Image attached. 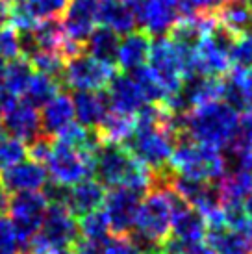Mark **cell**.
I'll return each mask as SVG.
<instances>
[{"label": "cell", "mask_w": 252, "mask_h": 254, "mask_svg": "<svg viewBox=\"0 0 252 254\" xmlns=\"http://www.w3.org/2000/svg\"><path fill=\"white\" fill-rule=\"evenodd\" d=\"M173 228V190L152 186L141 197L128 238L145 254H161Z\"/></svg>", "instance_id": "cell-1"}, {"label": "cell", "mask_w": 252, "mask_h": 254, "mask_svg": "<svg viewBox=\"0 0 252 254\" xmlns=\"http://www.w3.org/2000/svg\"><path fill=\"white\" fill-rule=\"evenodd\" d=\"M239 113L224 100H213L191 108L180 119L182 135L188 139L224 152L238 132Z\"/></svg>", "instance_id": "cell-2"}, {"label": "cell", "mask_w": 252, "mask_h": 254, "mask_svg": "<svg viewBox=\"0 0 252 254\" xmlns=\"http://www.w3.org/2000/svg\"><path fill=\"white\" fill-rule=\"evenodd\" d=\"M169 167L173 169V173L182 177L217 182L228 171V162L221 150L198 145L188 139L186 135H180L169 158Z\"/></svg>", "instance_id": "cell-3"}, {"label": "cell", "mask_w": 252, "mask_h": 254, "mask_svg": "<svg viewBox=\"0 0 252 254\" xmlns=\"http://www.w3.org/2000/svg\"><path fill=\"white\" fill-rule=\"evenodd\" d=\"M80 230L65 204L50 202L39 232L32 238V254H74Z\"/></svg>", "instance_id": "cell-4"}, {"label": "cell", "mask_w": 252, "mask_h": 254, "mask_svg": "<svg viewBox=\"0 0 252 254\" xmlns=\"http://www.w3.org/2000/svg\"><path fill=\"white\" fill-rule=\"evenodd\" d=\"M45 171L50 177V182L58 186L70 188L80 180L93 177L95 154L70 147L67 143L52 141L50 152L45 158Z\"/></svg>", "instance_id": "cell-5"}, {"label": "cell", "mask_w": 252, "mask_h": 254, "mask_svg": "<svg viewBox=\"0 0 252 254\" xmlns=\"http://www.w3.org/2000/svg\"><path fill=\"white\" fill-rule=\"evenodd\" d=\"M113 74H115L113 65L100 62L84 50L65 60L60 80L63 85L74 91H100L106 89Z\"/></svg>", "instance_id": "cell-6"}, {"label": "cell", "mask_w": 252, "mask_h": 254, "mask_svg": "<svg viewBox=\"0 0 252 254\" xmlns=\"http://www.w3.org/2000/svg\"><path fill=\"white\" fill-rule=\"evenodd\" d=\"M49 204V198L41 191L15 193L9 198L6 212H9V221L19 236L21 245H30L32 238L39 232Z\"/></svg>", "instance_id": "cell-7"}, {"label": "cell", "mask_w": 252, "mask_h": 254, "mask_svg": "<svg viewBox=\"0 0 252 254\" xmlns=\"http://www.w3.org/2000/svg\"><path fill=\"white\" fill-rule=\"evenodd\" d=\"M236 36L217 22L210 34H204L195 49V72L206 76H224L230 71V47Z\"/></svg>", "instance_id": "cell-8"}, {"label": "cell", "mask_w": 252, "mask_h": 254, "mask_svg": "<svg viewBox=\"0 0 252 254\" xmlns=\"http://www.w3.org/2000/svg\"><path fill=\"white\" fill-rule=\"evenodd\" d=\"M148 69L152 71L156 80L160 82L163 91L169 95L178 93L184 84V69L175 45L165 36L152 39L150 52L147 60Z\"/></svg>", "instance_id": "cell-9"}, {"label": "cell", "mask_w": 252, "mask_h": 254, "mask_svg": "<svg viewBox=\"0 0 252 254\" xmlns=\"http://www.w3.org/2000/svg\"><path fill=\"white\" fill-rule=\"evenodd\" d=\"M141 197H143L141 193L125 188V186L110 188V191L104 195L102 210L106 213L110 232L113 236H128L132 232Z\"/></svg>", "instance_id": "cell-10"}, {"label": "cell", "mask_w": 252, "mask_h": 254, "mask_svg": "<svg viewBox=\"0 0 252 254\" xmlns=\"http://www.w3.org/2000/svg\"><path fill=\"white\" fill-rule=\"evenodd\" d=\"M132 11L137 26L152 37L169 34L180 19L178 0H137Z\"/></svg>", "instance_id": "cell-11"}, {"label": "cell", "mask_w": 252, "mask_h": 254, "mask_svg": "<svg viewBox=\"0 0 252 254\" xmlns=\"http://www.w3.org/2000/svg\"><path fill=\"white\" fill-rule=\"evenodd\" d=\"M0 123L6 128L7 134H11V137H17L28 145L43 135L39 112L26 100H11L0 112Z\"/></svg>", "instance_id": "cell-12"}, {"label": "cell", "mask_w": 252, "mask_h": 254, "mask_svg": "<svg viewBox=\"0 0 252 254\" xmlns=\"http://www.w3.org/2000/svg\"><path fill=\"white\" fill-rule=\"evenodd\" d=\"M100 0H69L63 11V32L72 41L84 45L98 22Z\"/></svg>", "instance_id": "cell-13"}, {"label": "cell", "mask_w": 252, "mask_h": 254, "mask_svg": "<svg viewBox=\"0 0 252 254\" xmlns=\"http://www.w3.org/2000/svg\"><path fill=\"white\" fill-rule=\"evenodd\" d=\"M106 97L110 102V110L125 115H135L147 104L139 85L135 84V80L128 72L113 74L110 84L106 85Z\"/></svg>", "instance_id": "cell-14"}, {"label": "cell", "mask_w": 252, "mask_h": 254, "mask_svg": "<svg viewBox=\"0 0 252 254\" xmlns=\"http://www.w3.org/2000/svg\"><path fill=\"white\" fill-rule=\"evenodd\" d=\"M0 182L11 193H24V191H41L47 182L49 175L39 162L35 160H22L7 167L0 173Z\"/></svg>", "instance_id": "cell-15"}, {"label": "cell", "mask_w": 252, "mask_h": 254, "mask_svg": "<svg viewBox=\"0 0 252 254\" xmlns=\"http://www.w3.org/2000/svg\"><path fill=\"white\" fill-rule=\"evenodd\" d=\"M152 45V36H148L145 30H132L119 41L115 64L119 65L123 72H132L147 65L148 52Z\"/></svg>", "instance_id": "cell-16"}, {"label": "cell", "mask_w": 252, "mask_h": 254, "mask_svg": "<svg viewBox=\"0 0 252 254\" xmlns=\"http://www.w3.org/2000/svg\"><path fill=\"white\" fill-rule=\"evenodd\" d=\"M106 188L98 180L85 178L78 184L67 188V197H65V206L74 217H82L85 213L98 210L104 202Z\"/></svg>", "instance_id": "cell-17"}, {"label": "cell", "mask_w": 252, "mask_h": 254, "mask_svg": "<svg viewBox=\"0 0 252 254\" xmlns=\"http://www.w3.org/2000/svg\"><path fill=\"white\" fill-rule=\"evenodd\" d=\"M208 247L217 254H252V232L234 230L230 226H206Z\"/></svg>", "instance_id": "cell-18"}, {"label": "cell", "mask_w": 252, "mask_h": 254, "mask_svg": "<svg viewBox=\"0 0 252 254\" xmlns=\"http://www.w3.org/2000/svg\"><path fill=\"white\" fill-rule=\"evenodd\" d=\"M72 99L74 117L76 123L82 127L95 130L98 123L104 119V115L110 112V102L106 97V91H76Z\"/></svg>", "instance_id": "cell-19"}, {"label": "cell", "mask_w": 252, "mask_h": 254, "mask_svg": "<svg viewBox=\"0 0 252 254\" xmlns=\"http://www.w3.org/2000/svg\"><path fill=\"white\" fill-rule=\"evenodd\" d=\"M39 121H41V132L47 137H56L63 128L74 121V108H72V99L67 93H58L56 97L41 106Z\"/></svg>", "instance_id": "cell-20"}, {"label": "cell", "mask_w": 252, "mask_h": 254, "mask_svg": "<svg viewBox=\"0 0 252 254\" xmlns=\"http://www.w3.org/2000/svg\"><path fill=\"white\" fill-rule=\"evenodd\" d=\"M184 100L188 102L189 108H196L221 100L223 97V76H206V74H193V76L184 78L182 84Z\"/></svg>", "instance_id": "cell-21"}, {"label": "cell", "mask_w": 252, "mask_h": 254, "mask_svg": "<svg viewBox=\"0 0 252 254\" xmlns=\"http://www.w3.org/2000/svg\"><path fill=\"white\" fill-rule=\"evenodd\" d=\"M98 21L119 36L130 34L137 26L135 15L123 0H100Z\"/></svg>", "instance_id": "cell-22"}, {"label": "cell", "mask_w": 252, "mask_h": 254, "mask_svg": "<svg viewBox=\"0 0 252 254\" xmlns=\"http://www.w3.org/2000/svg\"><path fill=\"white\" fill-rule=\"evenodd\" d=\"M135 127V119L133 115H125V113H117L110 110L104 115V119L98 123L95 128L100 143H113V145H125Z\"/></svg>", "instance_id": "cell-23"}, {"label": "cell", "mask_w": 252, "mask_h": 254, "mask_svg": "<svg viewBox=\"0 0 252 254\" xmlns=\"http://www.w3.org/2000/svg\"><path fill=\"white\" fill-rule=\"evenodd\" d=\"M217 22L232 36H241L252 30V7L249 0H228L217 13Z\"/></svg>", "instance_id": "cell-24"}, {"label": "cell", "mask_w": 252, "mask_h": 254, "mask_svg": "<svg viewBox=\"0 0 252 254\" xmlns=\"http://www.w3.org/2000/svg\"><path fill=\"white\" fill-rule=\"evenodd\" d=\"M221 202H243L252 193V169H228L217 180Z\"/></svg>", "instance_id": "cell-25"}, {"label": "cell", "mask_w": 252, "mask_h": 254, "mask_svg": "<svg viewBox=\"0 0 252 254\" xmlns=\"http://www.w3.org/2000/svg\"><path fill=\"white\" fill-rule=\"evenodd\" d=\"M119 41V34H115L112 28L100 24V26H95L91 34L87 36V39L84 43V50L87 54H91L93 58L104 62V64L115 65Z\"/></svg>", "instance_id": "cell-26"}, {"label": "cell", "mask_w": 252, "mask_h": 254, "mask_svg": "<svg viewBox=\"0 0 252 254\" xmlns=\"http://www.w3.org/2000/svg\"><path fill=\"white\" fill-rule=\"evenodd\" d=\"M32 74H34V67L30 65L26 58L17 56L13 60H7L2 69V84L7 95L17 99L24 95Z\"/></svg>", "instance_id": "cell-27"}, {"label": "cell", "mask_w": 252, "mask_h": 254, "mask_svg": "<svg viewBox=\"0 0 252 254\" xmlns=\"http://www.w3.org/2000/svg\"><path fill=\"white\" fill-rule=\"evenodd\" d=\"M60 87H62V82L58 78L43 74V72H34L24 91V100L35 108L45 106L52 97H56L60 93Z\"/></svg>", "instance_id": "cell-28"}, {"label": "cell", "mask_w": 252, "mask_h": 254, "mask_svg": "<svg viewBox=\"0 0 252 254\" xmlns=\"http://www.w3.org/2000/svg\"><path fill=\"white\" fill-rule=\"evenodd\" d=\"M78 230H80V238L89 243H95L100 247L108 238H110V225L106 219L104 210H93V212L85 213L78 221Z\"/></svg>", "instance_id": "cell-29"}, {"label": "cell", "mask_w": 252, "mask_h": 254, "mask_svg": "<svg viewBox=\"0 0 252 254\" xmlns=\"http://www.w3.org/2000/svg\"><path fill=\"white\" fill-rule=\"evenodd\" d=\"M128 74L135 80V84L139 85V89L143 93L145 100H147V104H161L163 100L167 99V93L163 91V87L156 80L152 71L148 69V65H143L139 69H133Z\"/></svg>", "instance_id": "cell-30"}, {"label": "cell", "mask_w": 252, "mask_h": 254, "mask_svg": "<svg viewBox=\"0 0 252 254\" xmlns=\"http://www.w3.org/2000/svg\"><path fill=\"white\" fill-rule=\"evenodd\" d=\"M30 62V65L35 69V72H43V74H49L60 80L63 71V64H65V58L60 52H47V50H37L30 58H26ZM62 82V80H60Z\"/></svg>", "instance_id": "cell-31"}, {"label": "cell", "mask_w": 252, "mask_h": 254, "mask_svg": "<svg viewBox=\"0 0 252 254\" xmlns=\"http://www.w3.org/2000/svg\"><path fill=\"white\" fill-rule=\"evenodd\" d=\"M21 4L35 21H45L58 19L60 15H63L69 0H22Z\"/></svg>", "instance_id": "cell-32"}, {"label": "cell", "mask_w": 252, "mask_h": 254, "mask_svg": "<svg viewBox=\"0 0 252 254\" xmlns=\"http://www.w3.org/2000/svg\"><path fill=\"white\" fill-rule=\"evenodd\" d=\"M230 65L238 69H252V30L234 39L230 47Z\"/></svg>", "instance_id": "cell-33"}, {"label": "cell", "mask_w": 252, "mask_h": 254, "mask_svg": "<svg viewBox=\"0 0 252 254\" xmlns=\"http://www.w3.org/2000/svg\"><path fill=\"white\" fill-rule=\"evenodd\" d=\"M228 0H178L180 19L182 17H196V15H213L217 17L219 9Z\"/></svg>", "instance_id": "cell-34"}, {"label": "cell", "mask_w": 252, "mask_h": 254, "mask_svg": "<svg viewBox=\"0 0 252 254\" xmlns=\"http://www.w3.org/2000/svg\"><path fill=\"white\" fill-rule=\"evenodd\" d=\"M28 156V148L26 143H22L17 137H9L7 135L6 141L0 145V173L7 167H11L15 163L22 162Z\"/></svg>", "instance_id": "cell-35"}, {"label": "cell", "mask_w": 252, "mask_h": 254, "mask_svg": "<svg viewBox=\"0 0 252 254\" xmlns=\"http://www.w3.org/2000/svg\"><path fill=\"white\" fill-rule=\"evenodd\" d=\"M98 254H145L128 236H113L100 245Z\"/></svg>", "instance_id": "cell-36"}, {"label": "cell", "mask_w": 252, "mask_h": 254, "mask_svg": "<svg viewBox=\"0 0 252 254\" xmlns=\"http://www.w3.org/2000/svg\"><path fill=\"white\" fill-rule=\"evenodd\" d=\"M21 54V45H19V34L15 28L2 26L0 28V60L7 62Z\"/></svg>", "instance_id": "cell-37"}, {"label": "cell", "mask_w": 252, "mask_h": 254, "mask_svg": "<svg viewBox=\"0 0 252 254\" xmlns=\"http://www.w3.org/2000/svg\"><path fill=\"white\" fill-rule=\"evenodd\" d=\"M21 241L11 221L0 215V254H19Z\"/></svg>", "instance_id": "cell-38"}, {"label": "cell", "mask_w": 252, "mask_h": 254, "mask_svg": "<svg viewBox=\"0 0 252 254\" xmlns=\"http://www.w3.org/2000/svg\"><path fill=\"white\" fill-rule=\"evenodd\" d=\"M9 15H11V7L6 0H0V28L6 26L9 22Z\"/></svg>", "instance_id": "cell-39"}, {"label": "cell", "mask_w": 252, "mask_h": 254, "mask_svg": "<svg viewBox=\"0 0 252 254\" xmlns=\"http://www.w3.org/2000/svg\"><path fill=\"white\" fill-rule=\"evenodd\" d=\"M182 254H217L215 251H211L208 245H204V243H200V245H195V247H189L186 249Z\"/></svg>", "instance_id": "cell-40"}, {"label": "cell", "mask_w": 252, "mask_h": 254, "mask_svg": "<svg viewBox=\"0 0 252 254\" xmlns=\"http://www.w3.org/2000/svg\"><path fill=\"white\" fill-rule=\"evenodd\" d=\"M7 202H9V195H7V190L4 188V184L0 182V215H4V213H6Z\"/></svg>", "instance_id": "cell-41"}, {"label": "cell", "mask_w": 252, "mask_h": 254, "mask_svg": "<svg viewBox=\"0 0 252 254\" xmlns=\"http://www.w3.org/2000/svg\"><path fill=\"white\" fill-rule=\"evenodd\" d=\"M243 208H245V213L249 215V219L252 221V193L243 200Z\"/></svg>", "instance_id": "cell-42"}, {"label": "cell", "mask_w": 252, "mask_h": 254, "mask_svg": "<svg viewBox=\"0 0 252 254\" xmlns=\"http://www.w3.org/2000/svg\"><path fill=\"white\" fill-rule=\"evenodd\" d=\"M6 137H7V132H6V128L2 127V123H0V145L6 141Z\"/></svg>", "instance_id": "cell-43"}, {"label": "cell", "mask_w": 252, "mask_h": 254, "mask_svg": "<svg viewBox=\"0 0 252 254\" xmlns=\"http://www.w3.org/2000/svg\"><path fill=\"white\" fill-rule=\"evenodd\" d=\"M7 4H9V2H13V4H19V2H22V0H6Z\"/></svg>", "instance_id": "cell-44"}, {"label": "cell", "mask_w": 252, "mask_h": 254, "mask_svg": "<svg viewBox=\"0 0 252 254\" xmlns=\"http://www.w3.org/2000/svg\"><path fill=\"white\" fill-rule=\"evenodd\" d=\"M161 254H167V253H161Z\"/></svg>", "instance_id": "cell-45"}, {"label": "cell", "mask_w": 252, "mask_h": 254, "mask_svg": "<svg viewBox=\"0 0 252 254\" xmlns=\"http://www.w3.org/2000/svg\"><path fill=\"white\" fill-rule=\"evenodd\" d=\"M249 2H252V0H249Z\"/></svg>", "instance_id": "cell-46"}]
</instances>
